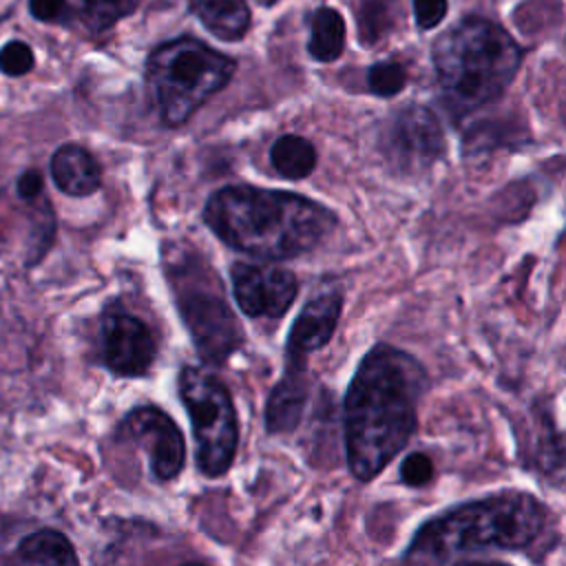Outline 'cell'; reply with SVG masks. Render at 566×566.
<instances>
[{"instance_id":"6da1fadb","label":"cell","mask_w":566,"mask_h":566,"mask_svg":"<svg viewBox=\"0 0 566 566\" xmlns=\"http://www.w3.org/2000/svg\"><path fill=\"white\" fill-rule=\"evenodd\" d=\"M422 391L424 369L411 354L380 343L363 356L343 402L345 458L356 480L378 478L407 447Z\"/></svg>"},{"instance_id":"7a4b0ae2","label":"cell","mask_w":566,"mask_h":566,"mask_svg":"<svg viewBox=\"0 0 566 566\" xmlns=\"http://www.w3.org/2000/svg\"><path fill=\"white\" fill-rule=\"evenodd\" d=\"M203 221L226 245L270 261L314 250L336 226L334 212L307 197L254 186L217 190Z\"/></svg>"},{"instance_id":"3957f363","label":"cell","mask_w":566,"mask_h":566,"mask_svg":"<svg viewBox=\"0 0 566 566\" xmlns=\"http://www.w3.org/2000/svg\"><path fill=\"white\" fill-rule=\"evenodd\" d=\"M551 511L526 491L469 500L418 526L405 551L411 566H438L462 553L526 551L546 533Z\"/></svg>"},{"instance_id":"277c9868","label":"cell","mask_w":566,"mask_h":566,"mask_svg":"<svg viewBox=\"0 0 566 566\" xmlns=\"http://www.w3.org/2000/svg\"><path fill=\"white\" fill-rule=\"evenodd\" d=\"M433 69L444 104L467 115L500 97L517 73L522 51L495 22L469 15L433 44Z\"/></svg>"},{"instance_id":"5b68a950","label":"cell","mask_w":566,"mask_h":566,"mask_svg":"<svg viewBox=\"0 0 566 566\" xmlns=\"http://www.w3.org/2000/svg\"><path fill=\"white\" fill-rule=\"evenodd\" d=\"M234 73V60L195 38L159 44L146 62V84L166 126L184 124Z\"/></svg>"},{"instance_id":"8992f818","label":"cell","mask_w":566,"mask_h":566,"mask_svg":"<svg viewBox=\"0 0 566 566\" xmlns=\"http://www.w3.org/2000/svg\"><path fill=\"white\" fill-rule=\"evenodd\" d=\"M179 398L192 424L199 473L206 478L226 475L239 447L237 409L226 382L206 367L184 365Z\"/></svg>"},{"instance_id":"52a82bcc","label":"cell","mask_w":566,"mask_h":566,"mask_svg":"<svg viewBox=\"0 0 566 566\" xmlns=\"http://www.w3.org/2000/svg\"><path fill=\"white\" fill-rule=\"evenodd\" d=\"M177 274V305L192 336L199 356L208 365H223L243 343V332L219 287L212 290L201 279H192L181 268Z\"/></svg>"},{"instance_id":"ba28073f","label":"cell","mask_w":566,"mask_h":566,"mask_svg":"<svg viewBox=\"0 0 566 566\" xmlns=\"http://www.w3.org/2000/svg\"><path fill=\"white\" fill-rule=\"evenodd\" d=\"M119 442H135L148 458L150 473L157 482H172L186 464V440L175 420L153 405L130 409L117 424Z\"/></svg>"},{"instance_id":"9c48e42d","label":"cell","mask_w":566,"mask_h":566,"mask_svg":"<svg viewBox=\"0 0 566 566\" xmlns=\"http://www.w3.org/2000/svg\"><path fill=\"white\" fill-rule=\"evenodd\" d=\"M380 148L391 168L407 175L422 172L442 155L440 122L424 106H407L387 124Z\"/></svg>"},{"instance_id":"30bf717a","label":"cell","mask_w":566,"mask_h":566,"mask_svg":"<svg viewBox=\"0 0 566 566\" xmlns=\"http://www.w3.org/2000/svg\"><path fill=\"white\" fill-rule=\"evenodd\" d=\"M104 365L124 378L148 374L157 356V343L144 321L126 312H108L99 325Z\"/></svg>"},{"instance_id":"8fae6325","label":"cell","mask_w":566,"mask_h":566,"mask_svg":"<svg viewBox=\"0 0 566 566\" xmlns=\"http://www.w3.org/2000/svg\"><path fill=\"white\" fill-rule=\"evenodd\" d=\"M232 294L243 314L281 318L296 298V276L283 268L234 263L230 270Z\"/></svg>"},{"instance_id":"7c38bea8","label":"cell","mask_w":566,"mask_h":566,"mask_svg":"<svg viewBox=\"0 0 566 566\" xmlns=\"http://www.w3.org/2000/svg\"><path fill=\"white\" fill-rule=\"evenodd\" d=\"M343 298L338 292H325L305 303L287 336V365H305L307 354L325 347L334 336Z\"/></svg>"},{"instance_id":"4fadbf2b","label":"cell","mask_w":566,"mask_h":566,"mask_svg":"<svg viewBox=\"0 0 566 566\" xmlns=\"http://www.w3.org/2000/svg\"><path fill=\"white\" fill-rule=\"evenodd\" d=\"M307 396L310 382L305 365H285L281 380L272 387L265 402V431L270 436L292 433L301 422Z\"/></svg>"},{"instance_id":"5bb4252c","label":"cell","mask_w":566,"mask_h":566,"mask_svg":"<svg viewBox=\"0 0 566 566\" xmlns=\"http://www.w3.org/2000/svg\"><path fill=\"white\" fill-rule=\"evenodd\" d=\"M51 177L55 186L71 197H86L102 184L99 164L77 144H64L53 153Z\"/></svg>"},{"instance_id":"9a60e30c","label":"cell","mask_w":566,"mask_h":566,"mask_svg":"<svg viewBox=\"0 0 566 566\" xmlns=\"http://www.w3.org/2000/svg\"><path fill=\"white\" fill-rule=\"evenodd\" d=\"M190 9L214 38L226 42L241 40L250 27L245 0H190Z\"/></svg>"},{"instance_id":"2e32d148","label":"cell","mask_w":566,"mask_h":566,"mask_svg":"<svg viewBox=\"0 0 566 566\" xmlns=\"http://www.w3.org/2000/svg\"><path fill=\"white\" fill-rule=\"evenodd\" d=\"M18 557L24 566H80L77 553L60 531H35L18 546Z\"/></svg>"},{"instance_id":"e0dca14e","label":"cell","mask_w":566,"mask_h":566,"mask_svg":"<svg viewBox=\"0 0 566 566\" xmlns=\"http://www.w3.org/2000/svg\"><path fill=\"white\" fill-rule=\"evenodd\" d=\"M345 49V20L332 7H321L312 18L307 51L318 62H334Z\"/></svg>"},{"instance_id":"ac0fdd59","label":"cell","mask_w":566,"mask_h":566,"mask_svg":"<svg viewBox=\"0 0 566 566\" xmlns=\"http://www.w3.org/2000/svg\"><path fill=\"white\" fill-rule=\"evenodd\" d=\"M272 166L285 179H303L316 166V150L314 146L298 135H283L270 150Z\"/></svg>"},{"instance_id":"d6986e66","label":"cell","mask_w":566,"mask_h":566,"mask_svg":"<svg viewBox=\"0 0 566 566\" xmlns=\"http://www.w3.org/2000/svg\"><path fill=\"white\" fill-rule=\"evenodd\" d=\"M400 20L398 0H363L358 9V33L365 46L385 38Z\"/></svg>"},{"instance_id":"ffe728a7","label":"cell","mask_w":566,"mask_h":566,"mask_svg":"<svg viewBox=\"0 0 566 566\" xmlns=\"http://www.w3.org/2000/svg\"><path fill=\"white\" fill-rule=\"evenodd\" d=\"M137 4L139 0H82V15L91 29L104 31L133 13Z\"/></svg>"},{"instance_id":"44dd1931","label":"cell","mask_w":566,"mask_h":566,"mask_svg":"<svg viewBox=\"0 0 566 566\" xmlns=\"http://www.w3.org/2000/svg\"><path fill=\"white\" fill-rule=\"evenodd\" d=\"M407 84V71L402 64L394 60L376 62L367 71V86L378 97H394L398 95Z\"/></svg>"},{"instance_id":"7402d4cb","label":"cell","mask_w":566,"mask_h":566,"mask_svg":"<svg viewBox=\"0 0 566 566\" xmlns=\"http://www.w3.org/2000/svg\"><path fill=\"white\" fill-rule=\"evenodd\" d=\"M33 69V51L22 40H11L0 49V71L9 77H20Z\"/></svg>"},{"instance_id":"603a6c76","label":"cell","mask_w":566,"mask_h":566,"mask_svg":"<svg viewBox=\"0 0 566 566\" xmlns=\"http://www.w3.org/2000/svg\"><path fill=\"white\" fill-rule=\"evenodd\" d=\"M436 469H433V460L422 453V451H413L409 453L402 462H400V469H398V475L402 480V484L411 486V489H420L424 484L431 482Z\"/></svg>"},{"instance_id":"cb8c5ba5","label":"cell","mask_w":566,"mask_h":566,"mask_svg":"<svg viewBox=\"0 0 566 566\" xmlns=\"http://www.w3.org/2000/svg\"><path fill=\"white\" fill-rule=\"evenodd\" d=\"M413 13L420 29H433L447 13V0H413Z\"/></svg>"},{"instance_id":"d4e9b609","label":"cell","mask_w":566,"mask_h":566,"mask_svg":"<svg viewBox=\"0 0 566 566\" xmlns=\"http://www.w3.org/2000/svg\"><path fill=\"white\" fill-rule=\"evenodd\" d=\"M29 9L42 22H60L69 13L66 0H29Z\"/></svg>"},{"instance_id":"484cf974","label":"cell","mask_w":566,"mask_h":566,"mask_svg":"<svg viewBox=\"0 0 566 566\" xmlns=\"http://www.w3.org/2000/svg\"><path fill=\"white\" fill-rule=\"evenodd\" d=\"M42 192V175L38 170H24L20 177H18V195L27 201L40 197Z\"/></svg>"},{"instance_id":"4316f807","label":"cell","mask_w":566,"mask_h":566,"mask_svg":"<svg viewBox=\"0 0 566 566\" xmlns=\"http://www.w3.org/2000/svg\"><path fill=\"white\" fill-rule=\"evenodd\" d=\"M455 566H509L504 562H478V559H469V562H458Z\"/></svg>"},{"instance_id":"83f0119b","label":"cell","mask_w":566,"mask_h":566,"mask_svg":"<svg viewBox=\"0 0 566 566\" xmlns=\"http://www.w3.org/2000/svg\"><path fill=\"white\" fill-rule=\"evenodd\" d=\"M179 566H208V564H203V562H184Z\"/></svg>"}]
</instances>
